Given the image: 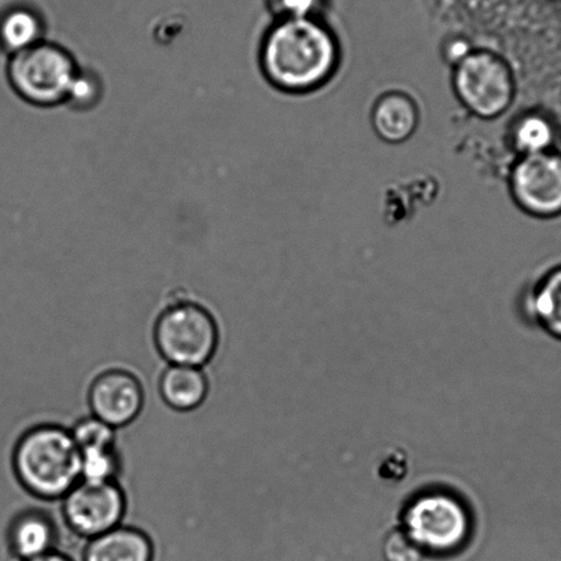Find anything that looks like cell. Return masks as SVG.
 <instances>
[{
	"instance_id": "cell-1",
	"label": "cell",
	"mask_w": 561,
	"mask_h": 561,
	"mask_svg": "<svg viewBox=\"0 0 561 561\" xmlns=\"http://www.w3.org/2000/svg\"><path fill=\"white\" fill-rule=\"evenodd\" d=\"M336 61L335 37L318 18L276 20L261 43V69L283 91L314 89L330 78Z\"/></svg>"
},
{
	"instance_id": "cell-2",
	"label": "cell",
	"mask_w": 561,
	"mask_h": 561,
	"mask_svg": "<svg viewBox=\"0 0 561 561\" xmlns=\"http://www.w3.org/2000/svg\"><path fill=\"white\" fill-rule=\"evenodd\" d=\"M13 468L21 486L42 500L64 499L81 481L78 445L57 424L26 430L15 444Z\"/></svg>"
},
{
	"instance_id": "cell-3",
	"label": "cell",
	"mask_w": 561,
	"mask_h": 561,
	"mask_svg": "<svg viewBox=\"0 0 561 561\" xmlns=\"http://www.w3.org/2000/svg\"><path fill=\"white\" fill-rule=\"evenodd\" d=\"M79 69L68 48L45 39L8 57L4 80L28 105L53 107L67 103Z\"/></svg>"
},
{
	"instance_id": "cell-4",
	"label": "cell",
	"mask_w": 561,
	"mask_h": 561,
	"mask_svg": "<svg viewBox=\"0 0 561 561\" xmlns=\"http://www.w3.org/2000/svg\"><path fill=\"white\" fill-rule=\"evenodd\" d=\"M402 530L424 556H450L470 541L472 517L459 495L446 490H428L405 505Z\"/></svg>"
},
{
	"instance_id": "cell-5",
	"label": "cell",
	"mask_w": 561,
	"mask_h": 561,
	"mask_svg": "<svg viewBox=\"0 0 561 561\" xmlns=\"http://www.w3.org/2000/svg\"><path fill=\"white\" fill-rule=\"evenodd\" d=\"M219 340L215 316L197 302L173 304L156 321V347L169 365L204 368L214 358Z\"/></svg>"
},
{
	"instance_id": "cell-6",
	"label": "cell",
	"mask_w": 561,
	"mask_h": 561,
	"mask_svg": "<svg viewBox=\"0 0 561 561\" xmlns=\"http://www.w3.org/2000/svg\"><path fill=\"white\" fill-rule=\"evenodd\" d=\"M454 85L462 106L481 119L503 116L517 94L514 70L486 48H473L455 65Z\"/></svg>"
},
{
	"instance_id": "cell-7",
	"label": "cell",
	"mask_w": 561,
	"mask_h": 561,
	"mask_svg": "<svg viewBox=\"0 0 561 561\" xmlns=\"http://www.w3.org/2000/svg\"><path fill=\"white\" fill-rule=\"evenodd\" d=\"M62 516L79 537L92 539L122 526L127 495L118 481H81L62 499Z\"/></svg>"
},
{
	"instance_id": "cell-8",
	"label": "cell",
	"mask_w": 561,
	"mask_h": 561,
	"mask_svg": "<svg viewBox=\"0 0 561 561\" xmlns=\"http://www.w3.org/2000/svg\"><path fill=\"white\" fill-rule=\"evenodd\" d=\"M517 205L531 216L552 219L561 215V154L558 151L517 158L508 176Z\"/></svg>"
},
{
	"instance_id": "cell-9",
	"label": "cell",
	"mask_w": 561,
	"mask_h": 561,
	"mask_svg": "<svg viewBox=\"0 0 561 561\" xmlns=\"http://www.w3.org/2000/svg\"><path fill=\"white\" fill-rule=\"evenodd\" d=\"M91 415L113 428H122L140 415L145 390L140 380L125 369H108L98 375L89 390Z\"/></svg>"
},
{
	"instance_id": "cell-10",
	"label": "cell",
	"mask_w": 561,
	"mask_h": 561,
	"mask_svg": "<svg viewBox=\"0 0 561 561\" xmlns=\"http://www.w3.org/2000/svg\"><path fill=\"white\" fill-rule=\"evenodd\" d=\"M56 522L39 510H28L15 515L8 528V547L13 558L28 561L57 550Z\"/></svg>"
},
{
	"instance_id": "cell-11",
	"label": "cell",
	"mask_w": 561,
	"mask_h": 561,
	"mask_svg": "<svg viewBox=\"0 0 561 561\" xmlns=\"http://www.w3.org/2000/svg\"><path fill=\"white\" fill-rule=\"evenodd\" d=\"M151 538L136 527L118 526L90 539L81 561H154Z\"/></svg>"
},
{
	"instance_id": "cell-12",
	"label": "cell",
	"mask_w": 561,
	"mask_h": 561,
	"mask_svg": "<svg viewBox=\"0 0 561 561\" xmlns=\"http://www.w3.org/2000/svg\"><path fill=\"white\" fill-rule=\"evenodd\" d=\"M163 402L179 412H190L203 405L209 394V379L204 368L192 365H168L158 383Z\"/></svg>"
},
{
	"instance_id": "cell-13",
	"label": "cell",
	"mask_w": 561,
	"mask_h": 561,
	"mask_svg": "<svg viewBox=\"0 0 561 561\" xmlns=\"http://www.w3.org/2000/svg\"><path fill=\"white\" fill-rule=\"evenodd\" d=\"M45 41V21L36 10L12 7L0 13V53L10 57Z\"/></svg>"
},
{
	"instance_id": "cell-14",
	"label": "cell",
	"mask_w": 561,
	"mask_h": 561,
	"mask_svg": "<svg viewBox=\"0 0 561 561\" xmlns=\"http://www.w3.org/2000/svg\"><path fill=\"white\" fill-rule=\"evenodd\" d=\"M374 127L380 138L389 144H401L410 139L419 124V112L404 94H389L374 108Z\"/></svg>"
},
{
	"instance_id": "cell-15",
	"label": "cell",
	"mask_w": 561,
	"mask_h": 561,
	"mask_svg": "<svg viewBox=\"0 0 561 561\" xmlns=\"http://www.w3.org/2000/svg\"><path fill=\"white\" fill-rule=\"evenodd\" d=\"M528 310L545 331L561 340V266L549 272L528 297Z\"/></svg>"
},
{
	"instance_id": "cell-16",
	"label": "cell",
	"mask_w": 561,
	"mask_h": 561,
	"mask_svg": "<svg viewBox=\"0 0 561 561\" xmlns=\"http://www.w3.org/2000/svg\"><path fill=\"white\" fill-rule=\"evenodd\" d=\"M556 136L558 133L548 117L539 113H526L512 124L510 144L519 158L552 150Z\"/></svg>"
},
{
	"instance_id": "cell-17",
	"label": "cell",
	"mask_w": 561,
	"mask_h": 561,
	"mask_svg": "<svg viewBox=\"0 0 561 561\" xmlns=\"http://www.w3.org/2000/svg\"><path fill=\"white\" fill-rule=\"evenodd\" d=\"M80 473L83 481H117L122 472V455L116 445L92 446L79 449Z\"/></svg>"
},
{
	"instance_id": "cell-18",
	"label": "cell",
	"mask_w": 561,
	"mask_h": 561,
	"mask_svg": "<svg viewBox=\"0 0 561 561\" xmlns=\"http://www.w3.org/2000/svg\"><path fill=\"white\" fill-rule=\"evenodd\" d=\"M117 430L103 423L95 416H87L76 422L70 428L78 449L92 448V446L116 445Z\"/></svg>"
},
{
	"instance_id": "cell-19",
	"label": "cell",
	"mask_w": 561,
	"mask_h": 561,
	"mask_svg": "<svg viewBox=\"0 0 561 561\" xmlns=\"http://www.w3.org/2000/svg\"><path fill=\"white\" fill-rule=\"evenodd\" d=\"M102 95V83L100 76L79 69L78 76L69 91L67 105L76 111H87L94 107Z\"/></svg>"
},
{
	"instance_id": "cell-20",
	"label": "cell",
	"mask_w": 561,
	"mask_h": 561,
	"mask_svg": "<svg viewBox=\"0 0 561 561\" xmlns=\"http://www.w3.org/2000/svg\"><path fill=\"white\" fill-rule=\"evenodd\" d=\"M386 561H423L424 553L399 526L388 534L383 542Z\"/></svg>"
},
{
	"instance_id": "cell-21",
	"label": "cell",
	"mask_w": 561,
	"mask_h": 561,
	"mask_svg": "<svg viewBox=\"0 0 561 561\" xmlns=\"http://www.w3.org/2000/svg\"><path fill=\"white\" fill-rule=\"evenodd\" d=\"M276 20L314 19L325 0H265Z\"/></svg>"
},
{
	"instance_id": "cell-22",
	"label": "cell",
	"mask_w": 561,
	"mask_h": 561,
	"mask_svg": "<svg viewBox=\"0 0 561 561\" xmlns=\"http://www.w3.org/2000/svg\"><path fill=\"white\" fill-rule=\"evenodd\" d=\"M28 561H73L69 556L59 552V550H53L50 553L39 556V558L32 559Z\"/></svg>"
}]
</instances>
